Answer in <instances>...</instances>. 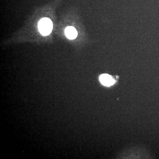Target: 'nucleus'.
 <instances>
[{
	"mask_svg": "<svg viewBox=\"0 0 159 159\" xmlns=\"http://www.w3.org/2000/svg\"><path fill=\"white\" fill-rule=\"evenodd\" d=\"M53 27L52 21L48 18H43L39 22V30L40 33L44 36L49 35L52 31Z\"/></svg>",
	"mask_w": 159,
	"mask_h": 159,
	"instance_id": "1",
	"label": "nucleus"
},
{
	"mask_svg": "<svg viewBox=\"0 0 159 159\" xmlns=\"http://www.w3.org/2000/svg\"><path fill=\"white\" fill-rule=\"evenodd\" d=\"M99 80L103 85L110 86L113 85L116 82L115 80L110 75L107 74H103L99 77Z\"/></svg>",
	"mask_w": 159,
	"mask_h": 159,
	"instance_id": "2",
	"label": "nucleus"
},
{
	"mask_svg": "<svg viewBox=\"0 0 159 159\" xmlns=\"http://www.w3.org/2000/svg\"><path fill=\"white\" fill-rule=\"evenodd\" d=\"M65 34L66 36L70 39H74L77 38V31L76 29L72 26H69L65 29Z\"/></svg>",
	"mask_w": 159,
	"mask_h": 159,
	"instance_id": "3",
	"label": "nucleus"
}]
</instances>
